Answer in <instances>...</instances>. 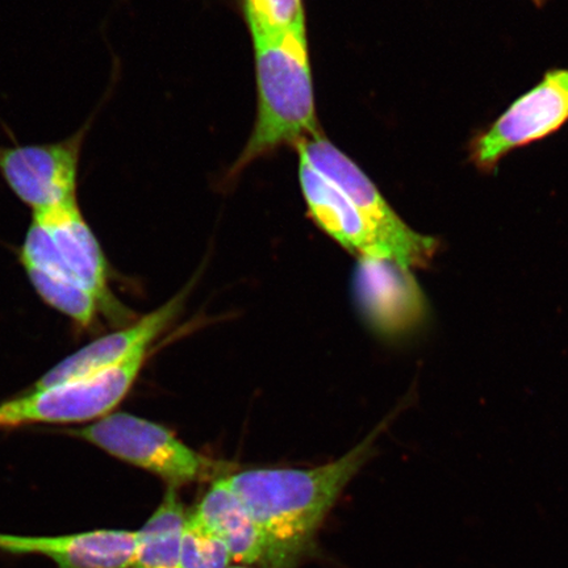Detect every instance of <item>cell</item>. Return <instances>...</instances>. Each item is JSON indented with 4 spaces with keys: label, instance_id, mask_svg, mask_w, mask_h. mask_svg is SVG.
Listing matches in <instances>:
<instances>
[{
    "label": "cell",
    "instance_id": "obj_12",
    "mask_svg": "<svg viewBox=\"0 0 568 568\" xmlns=\"http://www.w3.org/2000/svg\"><path fill=\"white\" fill-rule=\"evenodd\" d=\"M300 174L312 217L325 233L358 258L390 260L378 234L343 191L301 158Z\"/></svg>",
    "mask_w": 568,
    "mask_h": 568
},
{
    "label": "cell",
    "instance_id": "obj_9",
    "mask_svg": "<svg viewBox=\"0 0 568 568\" xmlns=\"http://www.w3.org/2000/svg\"><path fill=\"white\" fill-rule=\"evenodd\" d=\"M189 288L173 297L162 307L151 312L136 323L104 337L92 341L81 351L69 355L34 383L32 388H47L61 383L87 378L106 368L123 364L132 355L149 351L155 339L165 332L181 314Z\"/></svg>",
    "mask_w": 568,
    "mask_h": 568
},
{
    "label": "cell",
    "instance_id": "obj_10",
    "mask_svg": "<svg viewBox=\"0 0 568 568\" xmlns=\"http://www.w3.org/2000/svg\"><path fill=\"white\" fill-rule=\"evenodd\" d=\"M139 532L97 529L53 537L0 532V551L12 556H41L57 568H132Z\"/></svg>",
    "mask_w": 568,
    "mask_h": 568
},
{
    "label": "cell",
    "instance_id": "obj_3",
    "mask_svg": "<svg viewBox=\"0 0 568 568\" xmlns=\"http://www.w3.org/2000/svg\"><path fill=\"white\" fill-rule=\"evenodd\" d=\"M68 433L176 488L234 473L232 464L191 449L165 426L123 412Z\"/></svg>",
    "mask_w": 568,
    "mask_h": 568
},
{
    "label": "cell",
    "instance_id": "obj_2",
    "mask_svg": "<svg viewBox=\"0 0 568 568\" xmlns=\"http://www.w3.org/2000/svg\"><path fill=\"white\" fill-rule=\"evenodd\" d=\"M257 68L258 118L234 170L282 144L316 136L315 99L305 23L252 31Z\"/></svg>",
    "mask_w": 568,
    "mask_h": 568
},
{
    "label": "cell",
    "instance_id": "obj_19",
    "mask_svg": "<svg viewBox=\"0 0 568 568\" xmlns=\"http://www.w3.org/2000/svg\"><path fill=\"white\" fill-rule=\"evenodd\" d=\"M535 2H536L537 4H542V3L545 2V0H535Z\"/></svg>",
    "mask_w": 568,
    "mask_h": 568
},
{
    "label": "cell",
    "instance_id": "obj_11",
    "mask_svg": "<svg viewBox=\"0 0 568 568\" xmlns=\"http://www.w3.org/2000/svg\"><path fill=\"white\" fill-rule=\"evenodd\" d=\"M32 219L44 226L63 265L95 295L103 311L115 307L103 248L83 216L80 203L32 213Z\"/></svg>",
    "mask_w": 568,
    "mask_h": 568
},
{
    "label": "cell",
    "instance_id": "obj_17",
    "mask_svg": "<svg viewBox=\"0 0 568 568\" xmlns=\"http://www.w3.org/2000/svg\"><path fill=\"white\" fill-rule=\"evenodd\" d=\"M251 31L284 30L305 23L302 0H245Z\"/></svg>",
    "mask_w": 568,
    "mask_h": 568
},
{
    "label": "cell",
    "instance_id": "obj_16",
    "mask_svg": "<svg viewBox=\"0 0 568 568\" xmlns=\"http://www.w3.org/2000/svg\"><path fill=\"white\" fill-rule=\"evenodd\" d=\"M231 562L226 546L189 514L183 530L181 568H231Z\"/></svg>",
    "mask_w": 568,
    "mask_h": 568
},
{
    "label": "cell",
    "instance_id": "obj_18",
    "mask_svg": "<svg viewBox=\"0 0 568 568\" xmlns=\"http://www.w3.org/2000/svg\"><path fill=\"white\" fill-rule=\"evenodd\" d=\"M231 568H251V567H248V566H243V565H240V566H233V567H231Z\"/></svg>",
    "mask_w": 568,
    "mask_h": 568
},
{
    "label": "cell",
    "instance_id": "obj_1",
    "mask_svg": "<svg viewBox=\"0 0 568 568\" xmlns=\"http://www.w3.org/2000/svg\"><path fill=\"white\" fill-rule=\"evenodd\" d=\"M381 428L343 457L312 468H252L226 475L264 538L262 568H297L314 556L320 529L374 454Z\"/></svg>",
    "mask_w": 568,
    "mask_h": 568
},
{
    "label": "cell",
    "instance_id": "obj_5",
    "mask_svg": "<svg viewBox=\"0 0 568 568\" xmlns=\"http://www.w3.org/2000/svg\"><path fill=\"white\" fill-rule=\"evenodd\" d=\"M99 109L70 136L41 144L0 145V178L32 213L78 202L84 142Z\"/></svg>",
    "mask_w": 568,
    "mask_h": 568
},
{
    "label": "cell",
    "instance_id": "obj_13",
    "mask_svg": "<svg viewBox=\"0 0 568 568\" xmlns=\"http://www.w3.org/2000/svg\"><path fill=\"white\" fill-rule=\"evenodd\" d=\"M229 549L233 562L262 565L265 546L257 523L233 491L226 477L211 483L209 491L190 514Z\"/></svg>",
    "mask_w": 568,
    "mask_h": 568
},
{
    "label": "cell",
    "instance_id": "obj_8",
    "mask_svg": "<svg viewBox=\"0 0 568 568\" xmlns=\"http://www.w3.org/2000/svg\"><path fill=\"white\" fill-rule=\"evenodd\" d=\"M355 291L368 322L383 335H407L428 311L415 276L394 261L358 258Z\"/></svg>",
    "mask_w": 568,
    "mask_h": 568
},
{
    "label": "cell",
    "instance_id": "obj_4",
    "mask_svg": "<svg viewBox=\"0 0 568 568\" xmlns=\"http://www.w3.org/2000/svg\"><path fill=\"white\" fill-rule=\"evenodd\" d=\"M148 351L87 378L47 388H31L0 404V430L36 424L98 422L112 414L130 393Z\"/></svg>",
    "mask_w": 568,
    "mask_h": 568
},
{
    "label": "cell",
    "instance_id": "obj_15",
    "mask_svg": "<svg viewBox=\"0 0 568 568\" xmlns=\"http://www.w3.org/2000/svg\"><path fill=\"white\" fill-rule=\"evenodd\" d=\"M189 514L178 488L169 486L154 514L139 532L132 568H181L184 525Z\"/></svg>",
    "mask_w": 568,
    "mask_h": 568
},
{
    "label": "cell",
    "instance_id": "obj_7",
    "mask_svg": "<svg viewBox=\"0 0 568 568\" xmlns=\"http://www.w3.org/2000/svg\"><path fill=\"white\" fill-rule=\"evenodd\" d=\"M568 122V69L552 70L474 139L470 158L479 169L493 170L509 152L548 138Z\"/></svg>",
    "mask_w": 568,
    "mask_h": 568
},
{
    "label": "cell",
    "instance_id": "obj_14",
    "mask_svg": "<svg viewBox=\"0 0 568 568\" xmlns=\"http://www.w3.org/2000/svg\"><path fill=\"white\" fill-rule=\"evenodd\" d=\"M24 268L42 301L81 328L95 323L98 312L103 310L101 303L70 274L54 248H48Z\"/></svg>",
    "mask_w": 568,
    "mask_h": 568
},
{
    "label": "cell",
    "instance_id": "obj_6",
    "mask_svg": "<svg viewBox=\"0 0 568 568\" xmlns=\"http://www.w3.org/2000/svg\"><path fill=\"white\" fill-rule=\"evenodd\" d=\"M297 148L301 158L351 199L378 234L390 260L409 270L428 264L436 252L437 241L410 230L373 182L344 153L318 134L301 141Z\"/></svg>",
    "mask_w": 568,
    "mask_h": 568
}]
</instances>
